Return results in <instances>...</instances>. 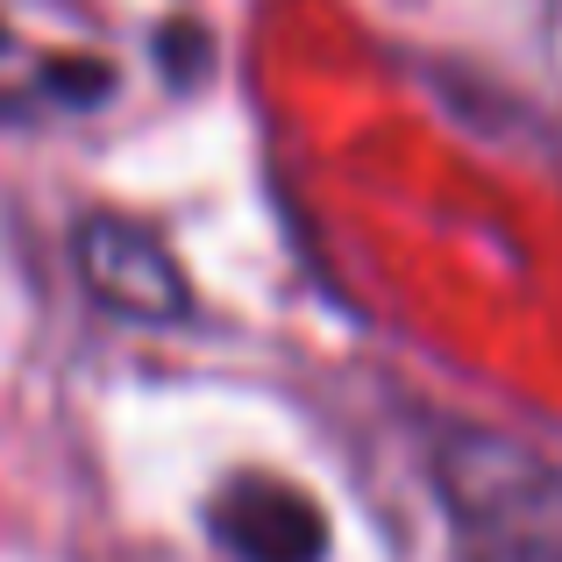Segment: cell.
I'll use <instances>...</instances> for the list:
<instances>
[{
	"label": "cell",
	"mask_w": 562,
	"mask_h": 562,
	"mask_svg": "<svg viewBox=\"0 0 562 562\" xmlns=\"http://www.w3.org/2000/svg\"><path fill=\"white\" fill-rule=\"evenodd\" d=\"M435 492L470 541H535L562 555V470L484 427H449L435 449Z\"/></svg>",
	"instance_id": "cell-1"
},
{
	"label": "cell",
	"mask_w": 562,
	"mask_h": 562,
	"mask_svg": "<svg viewBox=\"0 0 562 562\" xmlns=\"http://www.w3.org/2000/svg\"><path fill=\"white\" fill-rule=\"evenodd\" d=\"M71 271L93 292L100 314L136 321V328H179L192 314V278L171 257V243L136 214H79L71 228Z\"/></svg>",
	"instance_id": "cell-2"
},
{
	"label": "cell",
	"mask_w": 562,
	"mask_h": 562,
	"mask_svg": "<svg viewBox=\"0 0 562 562\" xmlns=\"http://www.w3.org/2000/svg\"><path fill=\"white\" fill-rule=\"evenodd\" d=\"M206 535L235 562H328V520L285 477H228L206 498Z\"/></svg>",
	"instance_id": "cell-3"
},
{
	"label": "cell",
	"mask_w": 562,
	"mask_h": 562,
	"mask_svg": "<svg viewBox=\"0 0 562 562\" xmlns=\"http://www.w3.org/2000/svg\"><path fill=\"white\" fill-rule=\"evenodd\" d=\"M43 93H50L57 108H100V100L114 93V65L108 57H50V65H43Z\"/></svg>",
	"instance_id": "cell-4"
},
{
	"label": "cell",
	"mask_w": 562,
	"mask_h": 562,
	"mask_svg": "<svg viewBox=\"0 0 562 562\" xmlns=\"http://www.w3.org/2000/svg\"><path fill=\"white\" fill-rule=\"evenodd\" d=\"M157 50L171 57V65H165L171 79H179V86H192V79L206 71V50H214V43H206V29H200V22H171L165 36H157Z\"/></svg>",
	"instance_id": "cell-5"
},
{
	"label": "cell",
	"mask_w": 562,
	"mask_h": 562,
	"mask_svg": "<svg viewBox=\"0 0 562 562\" xmlns=\"http://www.w3.org/2000/svg\"><path fill=\"white\" fill-rule=\"evenodd\" d=\"M463 562H562L555 549H535V541H470Z\"/></svg>",
	"instance_id": "cell-6"
},
{
	"label": "cell",
	"mask_w": 562,
	"mask_h": 562,
	"mask_svg": "<svg viewBox=\"0 0 562 562\" xmlns=\"http://www.w3.org/2000/svg\"><path fill=\"white\" fill-rule=\"evenodd\" d=\"M555 43H562V0H555Z\"/></svg>",
	"instance_id": "cell-7"
},
{
	"label": "cell",
	"mask_w": 562,
	"mask_h": 562,
	"mask_svg": "<svg viewBox=\"0 0 562 562\" xmlns=\"http://www.w3.org/2000/svg\"><path fill=\"white\" fill-rule=\"evenodd\" d=\"M0 50H8V22H0Z\"/></svg>",
	"instance_id": "cell-8"
}]
</instances>
